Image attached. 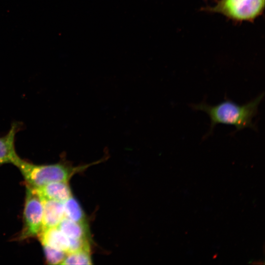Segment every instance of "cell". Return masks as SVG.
<instances>
[{
  "mask_svg": "<svg viewBox=\"0 0 265 265\" xmlns=\"http://www.w3.org/2000/svg\"><path fill=\"white\" fill-rule=\"evenodd\" d=\"M265 0H217L213 6L203 10L218 13L235 23L253 22L263 14Z\"/></svg>",
  "mask_w": 265,
  "mask_h": 265,
  "instance_id": "cell-3",
  "label": "cell"
},
{
  "mask_svg": "<svg viewBox=\"0 0 265 265\" xmlns=\"http://www.w3.org/2000/svg\"><path fill=\"white\" fill-rule=\"evenodd\" d=\"M42 198V197H41ZM42 229L56 227L64 218L63 203L42 198Z\"/></svg>",
  "mask_w": 265,
  "mask_h": 265,
  "instance_id": "cell-6",
  "label": "cell"
},
{
  "mask_svg": "<svg viewBox=\"0 0 265 265\" xmlns=\"http://www.w3.org/2000/svg\"><path fill=\"white\" fill-rule=\"evenodd\" d=\"M63 207L64 217L76 222L87 223L84 211L73 196L63 203Z\"/></svg>",
  "mask_w": 265,
  "mask_h": 265,
  "instance_id": "cell-10",
  "label": "cell"
},
{
  "mask_svg": "<svg viewBox=\"0 0 265 265\" xmlns=\"http://www.w3.org/2000/svg\"><path fill=\"white\" fill-rule=\"evenodd\" d=\"M45 261L49 265L61 264L67 253L50 246L43 245Z\"/></svg>",
  "mask_w": 265,
  "mask_h": 265,
  "instance_id": "cell-12",
  "label": "cell"
},
{
  "mask_svg": "<svg viewBox=\"0 0 265 265\" xmlns=\"http://www.w3.org/2000/svg\"><path fill=\"white\" fill-rule=\"evenodd\" d=\"M69 182H53L36 188L42 198L64 203L73 196Z\"/></svg>",
  "mask_w": 265,
  "mask_h": 265,
  "instance_id": "cell-7",
  "label": "cell"
},
{
  "mask_svg": "<svg viewBox=\"0 0 265 265\" xmlns=\"http://www.w3.org/2000/svg\"><path fill=\"white\" fill-rule=\"evenodd\" d=\"M23 128L22 122L14 121L6 134L0 137V166L7 163L14 165L20 158L16 151L15 140L16 134Z\"/></svg>",
  "mask_w": 265,
  "mask_h": 265,
  "instance_id": "cell-5",
  "label": "cell"
},
{
  "mask_svg": "<svg viewBox=\"0 0 265 265\" xmlns=\"http://www.w3.org/2000/svg\"><path fill=\"white\" fill-rule=\"evenodd\" d=\"M264 96V93H261L254 99L241 105L225 98L216 105H210L204 101L197 104L191 105V107L194 110L205 112L210 119V126L205 136L206 138L211 135L217 124L233 126L236 128L235 132L247 128L257 131V126L253 122V119L258 113L259 106Z\"/></svg>",
  "mask_w": 265,
  "mask_h": 265,
  "instance_id": "cell-1",
  "label": "cell"
},
{
  "mask_svg": "<svg viewBox=\"0 0 265 265\" xmlns=\"http://www.w3.org/2000/svg\"><path fill=\"white\" fill-rule=\"evenodd\" d=\"M100 159L88 164L74 166L62 155L60 160L55 163L36 164L21 158L14 164L20 171L26 185L38 188L53 182H69L75 174L83 172L89 167L105 161L108 159L105 154Z\"/></svg>",
  "mask_w": 265,
  "mask_h": 265,
  "instance_id": "cell-2",
  "label": "cell"
},
{
  "mask_svg": "<svg viewBox=\"0 0 265 265\" xmlns=\"http://www.w3.org/2000/svg\"><path fill=\"white\" fill-rule=\"evenodd\" d=\"M90 249H81L67 253L61 265H92Z\"/></svg>",
  "mask_w": 265,
  "mask_h": 265,
  "instance_id": "cell-11",
  "label": "cell"
},
{
  "mask_svg": "<svg viewBox=\"0 0 265 265\" xmlns=\"http://www.w3.org/2000/svg\"><path fill=\"white\" fill-rule=\"evenodd\" d=\"M57 227L69 238L90 241L87 223L76 222L64 217Z\"/></svg>",
  "mask_w": 265,
  "mask_h": 265,
  "instance_id": "cell-9",
  "label": "cell"
},
{
  "mask_svg": "<svg viewBox=\"0 0 265 265\" xmlns=\"http://www.w3.org/2000/svg\"><path fill=\"white\" fill-rule=\"evenodd\" d=\"M37 238L42 245H47L63 251L67 253L69 251L70 239L60 230L58 227L42 230Z\"/></svg>",
  "mask_w": 265,
  "mask_h": 265,
  "instance_id": "cell-8",
  "label": "cell"
},
{
  "mask_svg": "<svg viewBox=\"0 0 265 265\" xmlns=\"http://www.w3.org/2000/svg\"><path fill=\"white\" fill-rule=\"evenodd\" d=\"M23 222V227L17 240L22 241L38 236L42 229V199L36 188L27 185Z\"/></svg>",
  "mask_w": 265,
  "mask_h": 265,
  "instance_id": "cell-4",
  "label": "cell"
}]
</instances>
